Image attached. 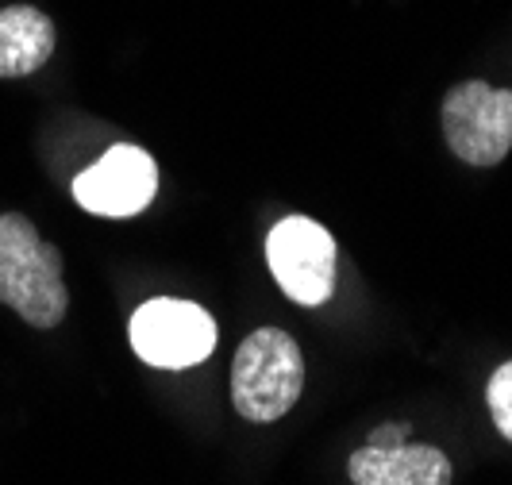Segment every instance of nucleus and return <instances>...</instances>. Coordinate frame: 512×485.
<instances>
[{
	"label": "nucleus",
	"instance_id": "nucleus-1",
	"mask_svg": "<svg viewBox=\"0 0 512 485\" xmlns=\"http://www.w3.org/2000/svg\"><path fill=\"white\" fill-rule=\"evenodd\" d=\"M0 305L20 312V320L43 332L58 328L70 308L62 251L43 243L35 224L20 212L0 216Z\"/></svg>",
	"mask_w": 512,
	"mask_h": 485
},
{
	"label": "nucleus",
	"instance_id": "nucleus-2",
	"mask_svg": "<svg viewBox=\"0 0 512 485\" xmlns=\"http://www.w3.org/2000/svg\"><path fill=\"white\" fill-rule=\"evenodd\" d=\"M305 358L282 328L251 332L231 358V405L251 424H270L301 401Z\"/></svg>",
	"mask_w": 512,
	"mask_h": 485
},
{
	"label": "nucleus",
	"instance_id": "nucleus-3",
	"mask_svg": "<svg viewBox=\"0 0 512 485\" xmlns=\"http://www.w3.org/2000/svg\"><path fill=\"white\" fill-rule=\"evenodd\" d=\"M443 139L466 166H497L512 151V89L462 81L443 97Z\"/></svg>",
	"mask_w": 512,
	"mask_h": 485
},
{
	"label": "nucleus",
	"instance_id": "nucleus-4",
	"mask_svg": "<svg viewBox=\"0 0 512 485\" xmlns=\"http://www.w3.org/2000/svg\"><path fill=\"white\" fill-rule=\"evenodd\" d=\"M131 351L158 370H189L216 351V320L193 301L154 297L131 316Z\"/></svg>",
	"mask_w": 512,
	"mask_h": 485
},
{
	"label": "nucleus",
	"instance_id": "nucleus-5",
	"mask_svg": "<svg viewBox=\"0 0 512 485\" xmlns=\"http://www.w3.org/2000/svg\"><path fill=\"white\" fill-rule=\"evenodd\" d=\"M270 274L293 305L316 308L335 289V239L308 216H285L266 239Z\"/></svg>",
	"mask_w": 512,
	"mask_h": 485
},
{
	"label": "nucleus",
	"instance_id": "nucleus-6",
	"mask_svg": "<svg viewBox=\"0 0 512 485\" xmlns=\"http://www.w3.org/2000/svg\"><path fill=\"white\" fill-rule=\"evenodd\" d=\"M158 193V166L143 147L116 143L74 178V201L104 220L139 216Z\"/></svg>",
	"mask_w": 512,
	"mask_h": 485
},
{
	"label": "nucleus",
	"instance_id": "nucleus-7",
	"mask_svg": "<svg viewBox=\"0 0 512 485\" xmlns=\"http://www.w3.org/2000/svg\"><path fill=\"white\" fill-rule=\"evenodd\" d=\"M355 485H451L455 466L428 443H401V447H362L347 462Z\"/></svg>",
	"mask_w": 512,
	"mask_h": 485
},
{
	"label": "nucleus",
	"instance_id": "nucleus-8",
	"mask_svg": "<svg viewBox=\"0 0 512 485\" xmlns=\"http://www.w3.org/2000/svg\"><path fill=\"white\" fill-rule=\"evenodd\" d=\"M54 54V24L31 4L0 8V77H27Z\"/></svg>",
	"mask_w": 512,
	"mask_h": 485
},
{
	"label": "nucleus",
	"instance_id": "nucleus-9",
	"mask_svg": "<svg viewBox=\"0 0 512 485\" xmlns=\"http://www.w3.org/2000/svg\"><path fill=\"white\" fill-rule=\"evenodd\" d=\"M486 397H489V416H493L497 432L512 443V362H505V366L493 370Z\"/></svg>",
	"mask_w": 512,
	"mask_h": 485
},
{
	"label": "nucleus",
	"instance_id": "nucleus-10",
	"mask_svg": "<svg viewBox=\"0 0 512 485\" xmlns=\"http://www.w3.org/2000/svg\"><path fill=\"white\" fill-rule=\"evenodd\" d=\"M409 443V424H385L370 432V447H401Z\"/></svg>",
	"mask_w": 512,
	"mask_h": 485
}]
</instances>
